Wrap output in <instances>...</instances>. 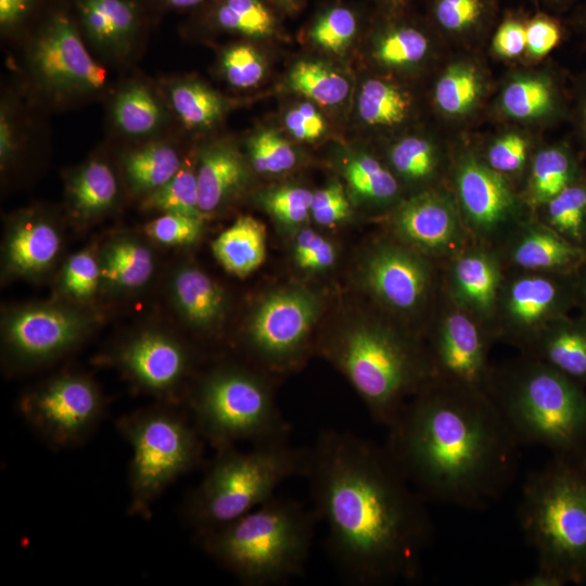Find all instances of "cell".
<instances>
[{"instance_id":"obj_1","label":"cell","mask_w":586,"mask_h":586,"mask_svg":"<svg viewBox=\"0 0 586 586\" xmlns=\"http://www.w3.org/2000/svg\"><path fill=\"white\" fill-rule=\"evenodd\" d=\"M314 512L327 527L329 553L360 586L413 579L432 527L423 498L385 446L324 430L309 448Z\"/></svg>"},{"instance_id":"obj_2","label":"cell","mask_w":586,"mask_h":586,"mask_svg":"<svg viewBox=\"0 0 586 586\" xmlns=\"http://www.w3.org/2000/svg\"><path fill=\"white\" fill-rule=\"evenodd\" d=\"M387 429L386 450L423 499L477 509L514 479L520 443L485 391L434 379Z\"/></svg>"},{"instance_id":"obj_3","label":"cell","mask_w":586,"mask_h":586,"mask_svg":"<svg viewBox=\"0 0 586 586\" xmlns=\"http://www.w3.org/2000/svg\"><path fill=\"white\" fill-rule=\"evenodd\" d=\"M317 517L272 497L244 515L196 534L200 547L249 586L280 585L304 572Z\"/></svg>"},{"instance_id":"obj_4","label":"cell","mask_w":586,"mask_h":586,"mask_svg":"<svg viewBox=\"0 0 586 586\" xmlns=\"http://www.w3.org/2000/svg\"><path fill=\"white\" fill-rule=\"evenodd\" d=\"M487 393L520 444L546 447L569 462L586 448V393L549 365L525 355L493 369Z\"/></svg>"},{"instance_id":"obj_5","label":"cell","mask_w":586,"mask_h":586,"mask_svg":"<svg viewBox=\"0 0 586 586\" xmlns=\"http://www.w3.org/2000/svg\"><path fill=\"white\" fill-rule=\"evenodd\" d=\"M365 402L371 418L388 428L407 402L436 379L428 351L382 322H359L326 347Z\"/></svg>"},{"instance_id":"obj_6","label":"cell","mask_w":586,"mask_h":586,"mask_svg":"<svg viewBox=\"0 0 586 586\" xmlns=\"http://www.w3.org/2000/svg\"><path fill=\"white\" fill-rule=\"evenodd\" d=\"M519 521L538 569L563 585L586 579V472L581 467L556 458L527 476Z\"/></svg>"},{"instance_id":"obj_7","label":"cell","mask_w":586,"mask_h":586,"mask_svg":"<svg viewBox=\"0 0 586 586\" xmlns=\"http://www.w3.org/2000/svg\"><path fill=\"white\" fill-rule=\"evenodd\" d=\"M309 455L286 442L258 444L247 451L234 446L217 450L186 502L187 520L198 534L244 515L275 497L284 481L305 477Z\"/></svg>"},{"instance_id":"obj_8","label":"cell","mask_w":586,"mask_h":586,"mask_svg":"<svg viewBox=\"0 0 586 586\" xmlns=\"http://www.w3.org/2000/svg\"><path fill=\"white\" fill-rule=\"evenodd\" d=\"M191 406L199 433L217 450L244 441L258 445L288 440L290 425L269 384L250 370H213L200 382Z\"/></svg>"},{"instance_id":"obj_9","label":"cell","mask_w":586,"mask_h":586,"mask_svg":"<svg viewBox=\"0 0 586 586\" xmlns=\"http://www.w3.org/2000/svg\"><path fill=\"white\" fill-rule=\"evenodd\" d=\"M118 430L132 450L128 511L145 515L173 482L198 466L204 440L195 424L161 407L125 416Z\"/></svg>"},{"instance_id":"obj_10","label":"cell","mask_w":586,"mask_h":586,"mask_svg":"<svg viewBox=\"0 0 586 586\" xmlns=\"http://www.w3.org/2000/svg\"><path fill=\"white\" fill-rule=\"evenodd\" d=\"M27 61L38 87L55 100L92 95L107 85L106 69L88 51L77 20L62 8L39 24Z\"/></svg>"},{"instance_id":"obj_11","label":"cell","mask_w":586,"mask_h":586,"mask_svg":"<svg viewBox=\"0 0 586 586\" xmlns=\"http://www.w3.org/2000/svg\"><path fill=\"white\" fill-rule=\"evenodd\" d=\"M573 273L517 270L505 277L494 333L525 351L553 321L565 317L577 301Z\"/></svg>"},{"instance_id":"obj_12","label":"cell","mask_w":586,"mask_h":586,"mask_svg":"<svg viewBox=\"0 0 586 586\" xmlns=\"http://www.w3.org/2000/svg\"><path fill=\"white\" fill-rule=\"evenodd\" d=\"M24 420L49 445L81 443L98 424L103 399L94 383L79 374L53 378L20 402Z\"/></svg>"},{"instance_id":"obj_13","label":"cell","mask_w":586,"mask_h":586,"mask_svg":"<svg viewBox=\"0 0 586 586\" xmlns=\"http://www.w3.org/2000/svg\"><path fill=\"white\" fill-rule=\"evenodd\" d=\"M320 301L303 288L276 291L256 307L246 330V344L271 369H286L302 358Z\"/></svg>"},{"instance_id":"obj_14","label":"cell","mask_w":586,"mask_h":586,"mask_svg":"<svg viewBox=\"0 0 586 586\" xmlns=\"http://www.w3.org/2000/svg\"><path fill=\"white\" fill-rule=\"evenodd\" d=\"M492 337L447 296L428 349L436 379L487 392L493 372L487 356Z\"/></svg>"},{"instance_id":"obj_15","label":"cell","mask_w":586,"mask_h":586,"mask_svg":"<svg viewBox=\"0 0 586 586\" xmlns=\"http://www.w3.org/2000/svg\"><path fill=\"white\" fill-rule=\"evenodd\" d=\"M456 189L464 226L475 243L495 246L523 222L517 200L501 174L474 158L456 171Z\"/></svg>"},{"instance_id":"obj_16","label":"cell","mask_w":586,"mask_h":586,"mask_svg":"<svg viewBox=\"0 0 586 586\" xmlns=\"http://www.w3.org/2000/svg\"><path fill=\"white\" fill-rule=\"evenodd\" d=\"M362 281L384 307L409 316L428 302L433 286L430 257L402 242H382L374 246L362 265Z\"/></svg>"},{"instance_id":"obj_17","label":"cell","mask_w":586,"mask_h":586,"mask_svg":"<svg viewBox=\"0 0 586 586\" xmlns=\"http://www.w3.org/2000/svg\"><path fill=\"white\" fill-rule=\"evenodd\" d=\"M89 321L73 309L37 305L13 311L4 324L8 357L18 366L50 360L72 348Z\"/></svg>"},{"instance_id":"obj_18","label":"cell","mask_w":586,"mask_h":586,"mask_svg":"<svg viewBox=\"0 0 586 586\" xmlns=\"http://www.w3.org/2000/svg\"><path fill=\"white\" fill-rule=\"evenodd\" d=\"M391 227L399 242L430 258L449 259L473 242L455 205L433 192L404 201Z\"/></svg>"},{"instance_id":"obj_19","label":"cell","mask_w":586,"mask_h":586,"mask_svg":"<svg viewBox=\"0 0 586 586\" xmlns=\"http://www.w3.org/2000/svg\"><path fill=\"white\" fill-rule=\"evenodd\" d=\"M505 275L493 246L472 242L448 259L447 296L493 336Z\"/></svg>"},{"instance_id":"obj_20","label":"cell","mask_w":586,"mask_h":586,"mask_svg":"<svg viewBox=\"0 0 586 586\" xmlns=\"http://www.w3.org/2000/svg\"><path fill=\"white\" fill-rule=\"evenodd\" d=\"M118 364L141 387L154 394L171 392L184 377L189 357L182 345L156 331L140 333L118 353Z\"/></svg>"},{"instance_id":"obj_21","label":"cell","mask_w":586,"mask_h":586,"mask_svg":"<svg viewBox=\"0 0 586 586\" xmlns=\"http://www.w3.org/2000/svg\"><path fill=\"white\" fill-rule=\"evenodd\" d=\"M79 28L103 55L126 60L142 27L138 0H72Z\"/></svg>"},{"instance_id":"obj_22","label":"cell","mask_w":586,"mask_h":586,"mask_svg":"<svg viewBox=\"0 0 586 586\" xmlns=\"http://www.w3.org/2000/svg\"><path fill=\"white\" fill-rule=\"evenodd\" d=\"M502 243L501 259L515 270L574 273L586 262L581 245L540 222H523Z\"/></svg>"},{"instance_id":"obj_23","label":"cell","mask_w":586,"mask_h":586,"mask_svg":"<svg viewBox=\"0 0 586 586\" xmlns=\"http://www.w3.org/2000/svg\"><path fill=\"white\" fill-rule=\"evenodd\" d=\"M195 170L202 214L224 205L249 180V170L240 153L222 142L212 143L201 150Z\"/></svg>"},{"instance_id":"obj_24","label":"cell","mask_w":586,"mask_h":586,"mask_svg":"<svg viewBox=\"0 0 586 586\" xmlns=\"http://www.w3.org/2000/svg\"><path fill=\"white\" fill-rule=\"evenodd\" d=\"M581 385L586 384V320L551 322L524 351Z\"/></svg>"},{"instance_id":"obj_25","label":"cell","mask_w":586,"mask_h":586,"mask_svg":"<svg viewBox=\"0 0 586 586\" xmlns=\"http://www.w3.org/2000/svg\"><path fill=\"white\" fill-rule=\"evenodd\" d=\"M171 293L180 315L195 328L215 327L226 311L224 290L199 268H180L174 275Z\"/></svg>"},{"instance_id":"obj_26","label":"cell","mask_w":586,"mask_h":586,"mask_svg":"<svg viewBox=\"0 0 586 586\" xmlns=\"http://www.w3.org/2000/svg\"><path fill=\"white\" fill-rule=\"evenodd\" d=\"M60 245V234L51 222L25 217L14 225L8 237L7 260L17 273H39L51 266Z\"/></svg>"},{"instance_id":"obj_27","label":"cell","mask_w":586,"mask_h":586,"mask_svg":"<svg viewBox=\"0 0 586 586\" xmlns=\"http://www.w3.org/2000/svg\"><path fill=\"white\" fill-rule=\"evenodd\" d=\"M266 237V228L260 220L242 216L213 241L212 251L229 273L245 277L264 263Z\"/></svg>"},{"instance_id":"obj_28","label":"cell","mask_w":586,"mask_h":586,"mask_svg":"<svg viewBox=\"0 0 586 586\" xmlns=\"http://www.w3.org/2000/svg\"><path fill=\"white\" fill-rule=\"evenodd\" d=\"M166 113L154 92L142 82H130L119 90L112 105V120L129 138H146L165 123Z\"/></svg>"},{"instance_id":"obj_29","label":"cell","mask_w":586,"mask_h":586,"mask_svg":"<svg viewBox=\"0 0 586 586\" xmlns=\"http://www.w3.org/2000/svg\"><path fill=\"white\" fill-rule=\"evenodd\" d=\"M118 183L112 167L100 158L81 165L69 177L67 195L73 209L81 217L107 211L116 201Z\"/></svg>"},{"instance_id":"obj_30","label":"cell","mask_w":586,"mask_h":586,"mask_svg":"<svg viewBox=\"0 0 586 586\" xmlns=\"http://www.w3.org/2000/svg\"><path fill=\"white\" fill-rule=\"evenodd\" d=\"M122 162L130 189L146 194L165 184L183 163L176 149L165 142L128 151Z\"/></svg>"},{"instance_id":"obj_31","label":"cell","mask_w":586,"mask_h":586,"mask_svg":"<svg viewBox=\"0 0 586 586\" xmlns=\"http://www.w3.org/2000/svg\"><path fill=\"white\" fill-rule=\"evenodd\" d=\"M169 104L179 120L189 129H207L224 116L226 100L205 84L178 79L167 85Z\"/></svg>"},{"instance_id":"obj_32","label":"cell","mask_w":586,"mask_h":586,"mask_svg":"<svg viewBox=\"0 0 586 586\" xmlns=\"http://www.w3.org/2000/svg\"><path fill=\"white\" fill-rule=\"evenodd\" d=\"M102 278L120 289L145 284L154 271V256L148 246L132 239L111 242L100 262Z\"/></svg>"},{"instance_id":"obj_33","label":"cell","mask_w":586,"mask_h":586,"mask_svg":"<svg viewBox=\"0 0 586 586\" xmlns=\"http://www.w3.org/2000/svg\"><path fill=\"white\" fill-rule=\"evenodd\" d=\"M220 29L251 38L268 37L276 30V18L262 0H217L209 12Z\"/></svg>"},{"instance_id":"obj_34","label":"cell","mask_w":586,"mask_h":586,"mask_svg":"<svg viewBox=\"0 0 586 586\" xmlns=\"http://www.w3.org/2000/svg\"><path fill=\"white\" fill-rule=\"evenodd\" d=\"M289 82L294 91L321 105L341 103L349 90L346 78L320 61L297 62L290 72Z\"/></svg>"},{"instance_id":"obj_35","label":"cell","mask_w":586,"mask_h":586,"mask_svg":"<svg viewBox=\"0 0 586 586\" xmlns=\"http://www.w3.org/2000/svg\"><path fill=\"white\" fill-rule=\"evenodd\" d=\"M544 206L545 225L582 246L586 239V189L571 183Z\"/></svg>"},{"instance_id":"obj_36","label":"cell","mask_w":586,"mask_h":586,"mask_svg":"<svg viewBox=\"0 0 586 586\" xmlns=\"http://www.w3.org/2000/svg\"><path fill=\"white\" fill-rule=\"evenodd\" d=\"M409 101L395 86L370 79L358 97V113L369 125L392 126L402 123L408 113Z\"/></svg>"},{"instance_id":"obj_37","label":"cell","mask_w":586,"mask_h":586,"mask_svg":"<svg viewBox=\"0 0 586 586\" xmlns=\"http://www.w3.org/2000/svg\"><path fill=\"white\" fill-rule=\"evenodd\" d=\"M143 206L162 213L202 217L196 170L183 162L180 169L165 184L146 194Z\"/></svg>"},{"instance_id":"obj_38","label":"cell","mask_w":586,"mask_h":586,"mask_svg":"<svg viewBox=\"0 0 586 586\" xmlns=\"http://www.w3.org/2000/svg\"><path fill=\"white\" fill-rule=\"evenodd\" d=\"M345 178L356 195L373 202L391 201L399 191L395 176L378 160L366 154L348 161Z\"/></svg>"},{"instance_id":"obj_39","label":"cell","mask_w":586,"mask_h":586,"mask_svg":"<svg viewBox=\"0 0 586 586\" xmlns=\"http://www.w3.org/2000/svg\"><path fill=\"white\" fill-rule=\"evenodd\" d=\"M573 178L572 162L559 149H546L534 158L531 175V198L534 204L544 205L563 189Z\"/></svg>"},{"instance_id":"obj_40","label":"cell","mask_w":586,"mask_h":586,"mask_svg":"<svg viewBox=\"0 0 586 586\" xmlns=\"http://www.w3.org/2000/svg\"><path fill=\"white\" fill-rule=\"evenodd\" d=\"M246 148L252 167L262 174H280L296 164L294 149L272 129L253 135L247 140Z\"/></svg>"},{"instance_id":"obj_41","label":"cell","mask_w":586,"mask_h":586,"mask_svg":"<svg viewBox=\"0 0 586 586\" xmlns=\"http://www.w3.org/2000/svg\"><path fill=\"white\" fill-rule=\"evenodd\" d=\"M480 92L475 72L466 66L447 69L435 87V101L448 114H461L469 110Z\"/></svg>"},{"instance_id":"obj_42","label":"cell","mask_w":586,"mask_h":586,"mask_svg":"<svg viewBox=\"0 0 586 586\" xmlns=\"http://www.w3.org/2000/svg\"><path fill=\"white\" fill-rule=\"evenodd\" d=\"M356 31L355 13L345 7H333L315 21L310 37L324 50L341 53L351 43Z\"/></svg>"},{"instance_id":"obj_43","label":"cell","mask_w":586,"mask_h":586,"mask_svg":"<svg viewBox=\"0 0 586 586\" xmlns=\"http://www.w3.org/2000/svg\"><path fill=\"white\" fill-rule=\"evenodd\" d=\"M393 168L411 181L428 179L436 167V156L429 141L408 137L398 141L390 152Z\"/></svg>"},{"instance_id":"obj_44","label":"cell","mask_w":586,"mask_h":586,"mask_svg":"<svg viewBox=\"0 0 586 586\" xmlns=\"http://www.w3.org/2000/svg\"><path fill=\"white\" fill-rule=\"evenodd\" d=\"M428 47V39L420 30L403 26L394 28L383 36L375 56L386 65H407L423 59Z\"/></svg>"},{"instance_id":"obj_45","label":"cell","mask_w":586,"mask_h":586,"mask_svg":"<svg viewBox=\"0 0 586 586\" xmlns=\"http://www.w3.org/2000/svg\"><path fill=\"white\" fill-rule=\"evenodd\" d=\"M313 193L297 186H282L263 193L260 204L278 221L296 226L310 216Z\"/></svg>"},{"instance_id":"obj_46","label":"cell","mask_w":586,"mask_h":586,"mask_svg":"<svg viewBox=\"0 0 586 586\" xmlns=\"http://www.w3.org/2000/svg\"><path fill=\"white\" fill-rule=\"evenodd\" d=\"M226 80L237 88L256 86L265 75V61L249 43H237L227 48L220 59Z\"/></svg>"},{"instance_id":"obj_47","label":"cell","mask_w":586,"mask_h":586,"mask_svg":"<svg viewBox=\"0 0 586 586\" xmlns=\"http://www.w3.org/2000/svg\"><path fill=\"white\" fill-rule=\"evenodd\" d=\"M551 103L548 86L539 79H520L504 91L506 112L517 118H528L546 112Z\"/></svg>"},{"instance_id":"obj_48","label":"cell","mask_w":586,"mask_h":586,"mask_svg":"<svg viewBox=\"0 0 586 586\" xmlns=\"http://www.w3.org/2000/svg\"><path fill=\"white\" fill-rule=\"evenodd\" d=\"M101 277L100 262L90 251H80L66 262L62 286L68 295L84 300L94 294Z\"/></svg>"},{"instance_id":"obj_49","label":"cell","mask_w":586,"mask_h":586,"mask_svg":"<svg viewBox=\"0 0 586 586\" xmlns=\"http://www.w3.org/2000/svg\"><path fill=\"white\" fill-rule=\"evenodd\" d=\"M202 217L163 213L145 226V233L165 245H186L195 242L202 233Z\"/></svg>"},{"instance_id":"obj_50","label":"cell","mask_w":586,"mask_h":586,"mask_svg":"<svg viewBox=\"0 0 586 586\" xmlns=\"http://www.w3.org/2000/svg\"><path fill=\"white\" fill-rule=\"evenodd\" d=\"M487 7V0H436L434 16L442 28L459 33L482 21Z\"/></svg>"},{"instance_id":"obj_51","label":"cell","mask_w":586,"mask_h":586,"mask_svg":"<svg viewBox=\"0 0 586 586\" xmlns=\"http://www.w3.org/2000/svg\"><path fill=\"white\" fill-rule=\"evenodd\" d=\"M294 258L297 266L306 270H323L336 258L333 244L315 230H301L294 242Z\"/></svg>"},{"instance_id":"obj_52","label":"cell","mask_w":586,"mask_h":586,"mask_svg":"<svg viewBox=\"0 0 586 586\" xmlns=\"http://www.w3.org/2000/svg\"><path fill=\"white\" fill-rule=\"evenodd\" d=\"M351 214V205L343 186L335 181L313 193L310 216L321 226H334Z\"/></svg>"},{"instance_id":"obj_53","label":"cell","mask_w":586,"mask_h":586,"mask_svg":"<svg viewBox=\"0 0 586 586\" xmlns=\"http://www.w3.org/2000/svg\"><path fill=\"white\" fill-rule=\"evenodd\" d=\"M526 153L527 142L515 133H509L489 148L488 166L499 174L518 171L526 161Z\"/></svg>"},{"instance_id":"obj_54","label":"cell","mask_w":586,"mask_h":586,"mask_svg":"<svg viewBox=\"0 0 586 586\" xmlns=\"http://www.w3.org/2000/svg\"><path fill=\"white\" fill-rule=\"evenodd\" d=\"M285 126L290 133L301 141H314L326 130L322 115L310 103H301L285 115Z\"/></svg>"},{"instance_id":"obj_55","label":"cell","mask_w":586,"mask_h":586,"mask_svg":"<svg viewBox=\"0 0 586 586\" xmlns=\"http://www.w3.org/2000/svg\"><path fill=\"white\" fill-rule=\"evenodd\" d=\"M561 38L558 23L545 15H537L526 25V48L535 56L551 51Z\"/></svg>"},{"instance_id":"obj_56","label":"cell","mask_w":586,"mask_h":586,"mask_svg":"<svg viewBox=\"0 0 586 586\" xmlns=\"http://www.w3.org/2000/svg\"><path fill=\"white\" fill-rule=\"evenodd\" d=\"M21 129L14 106L3 99L0 110V161L4 168L12 162L20 150Z\"/></svg>"},{"instance_id":"obj_57","label":"cell","mask_w":586,"mask_h":586,"mask_svg":"<svg viewBox=\"0 0 586 586\" xmlns=\"http://www.w3.org/2000/svg\"><path fill=\"white\" fill-rule=\"evenodd\" d=\"M493 47L501 56L521 54L526 48V26L517 18L505 20L494 36Z\"/></svg>"},{"instance_id":"obj_58","label":"cell","mask_w":586,"mask_h":586,"mask_svg":"<svg viewBox=\"0 0 586 586\" xmlns=\"http://www.w3.org/2000/svg\"><path fill=\"white\" fill-rule=\"evenodd\" d=\"M40 0H0V29L4 35L20 30L33 16Z\"/></svg>"},{"instance_id":"obj_59","label":"cell","mask_w":586,"mask_h":586,"mask_svg":"<svg viewBox=\"0 0 586 586\" xmlns=\"http://www.w3.org/2000/svg\"><path fill=\"white\" fill-rule=\"evenodd\" d=\"M519 586H561L563 583L551 573L536 569L534 573L517 583Z\"/></svg>"},{"instance_id":"obj_60","label":"cell","mask_w":586,"mask_h":586,"mask_svg":"<svg viewBox=\"0 0 586 586\" xmlns=\"http://www.w3.org/2000/svg\"><path fill=\"white\" fill-rule=\"evenodd\" d=\"M207 0H158L160 4L167 10H188L200 7Z\"/></svg>"},{"instance_id":"obj_61","label":"cell","mask_w":586,"mask_h":586,"mask_svg":"<svg viewBox=\"0 0 586 586\" xmlns=\"http://www.w3.org/2000/svg\"><path fill=\"white\" fill-rule=\"evenodd\" d=\"M582 308L583 319L586 320V271L577 279V301Z\"/></svg>"},{"instance_id":"obj_62","label":"cell","mask_w":586,"mask_h":586,"mask_svg":"<svg viewBox=\"0 0 586 586\" xmlns=\"http://www.w3.org/2000/svg\"><path fill=\"white\" fill-rule=\"evenodd\" d=\"M275 1L285 9H293L296 7L298 0H275Z\"/></svg>"},{"instance_id":"obj_63","label":"cell","mask_w":586,"mask_h":586,"mask_svg":"<svg viewBox=\"0 0 586 586\" xmlns=\"http://www.w3.org/2000/svg\"><path fill=\"white\" fill-rule=\"evenodd\" d=\"M390 1H395L396 2V1H399V0H390Z\"/></svg>"}]
</instances>
